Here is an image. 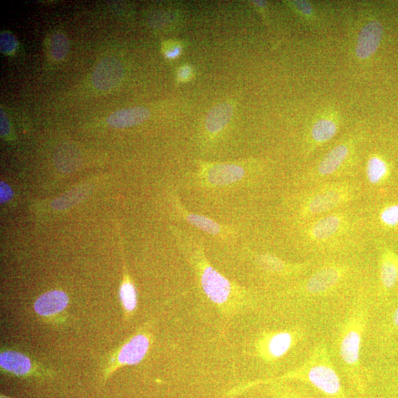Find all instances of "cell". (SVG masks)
Returning a JSON list of instances; mask_svg holds the SVG:
<instances>
[{
  "label": "cell",
  "mask_w": 398,
  "mask_h": 398,
  "mask_svg": "<svg viewBox=\"0 0 398 398\" xmlns=\"http://www.w3.org/2000/svg\"><path fill=\"white\" fill-rule=\"evenodd\" d=\"M120 298L128 315L135 312L137 305V292L134 284L129 278H126L121 285Z\"/></svg>",
  "instance_id": "obj_22"
},
{
  "label": "cell",
  "mask_w": 398,
  "mask_h": 398,
  "mask_svg": "<svg viewBox=\"0 0 398 398\" xmlns=\"http://www.w3.org/2000/svg\"><path fill=\"white\" fill-rule=\"evenodd\" d=\"M296 341L297 335H295L294 332L271 333L265 335L261 342L260 352L265 359L278 360L290 351Z\"/></svg>",
  "instance_id": "obj_13"
},
{
  "label": "cell",
  "mask_w": 398,
  "mask_h": 398,
  "mask_svg": "<svg viewBox=\"0 0 398 398\" xmlns=\"http://www.w3.org/2000/svg\"><path fill=\"white\" fill-rule=\"evenodd\" d=\"M256 261L264 271L278 275L300 274L307 267L306 264L289 263L270 254H258Z\"/></svg>",
  "instance_id": "obj_18"
},
{
  "label": "cell",
  "mask_w": 398,
  "mask_h": 398,
  "mask_svg": "<svg viewBox=\"0 0 398 398\" xmlns=\"http://www.w3.org/2000/svg\"><path fill=\"white\" fill-rule=\"evenodd\" d=\"M10 129V122L5 114V112L3 109H0V133H1V136L5 137L9 134Z\"/></svg>",
  "instance_id": "obj_29"
},
{
  "label": "cell",
  "mask_w": 398,
  "mask_h": 398,
  "mask_svg": "<svg viewBox=\"0 0 398 398\" xmlns=\"http://www.w3.org/2000/svg\"><path fill=\"white\" fill-rule=\"evenodd\" d=\"M150 111L145 107H134L114 112L107 118L112 128L124 129L142 124L150 117Z\"/></svg>",
  "instance_id": "obj_17"
},
{
  "label": "cell",
  "mask_w": 398,
  "mask_h": 398,
  "mask_svg": "<svg viewBox=\"0 0 398 398\" xmlns=\"http://www.w3.org/2000/svg\"><path fill=\"white\" fill-rule=\"evenodd\" d=\"M273 390L274 395H276L278 398H311L307 395L294 390L289 386H274Z\"/></svg>",
  "instance_id": "obj_27"
},
{
  "label": "cell",
  "mask_w": 398,
  "mask_h": 398,
  "mask_svg": "<svg viewBox=\"0 0 398 398\" xmlns=\"http://www.w3.org/2000/svg\"><path fill=\"white\" fill-rule=\"evenodd\" d=\"M296 11L306 20H313L314 19V10L312 5L307 1H293L291 2Z\"/></svg>",
  "instance_id": "obj_26"
},
{
  "label": "cell",
  "mask_w": 398,
  "mask_h": 398,
  "mask_svg": "<svg viewBox=\"0 0 398 398\" xmlns=\"http://www.w3.org/2000/svg\"><path fill=\"white\" fill-rule=\"evenodd\" d=\"M379 220L384 227L393 228L398 226V203L384 208L380 212Z\"/></svg>",
  "instance_id": "obj_24"
},
{
  "label": "cell",
  "mask_w": 398,
  "mask_h": 398,
  "mask_svg": "<svg viewBox=\"0 0 398 398\" xmlns=\"http://www.w3.org/2000/svg\"><path fill=\"white\" fill-rule=\"evenodd\" d=\"M289 379L309 383L327 398H349L344 393L340 377L334 369L330 356L324 346L316 349L309 359L298 370L274 380L260 381L258 383Z\"/></svg>",
  "instance_id": "obj_2"
},
{
  "label": "cell",
  "mask_w": 398,
  "mask_h": 398,
  "mask_svg": "<svg viewBox=\"0 0 398 398\" xmlns=\"http://www.w3.org/2000/svg\"><path fill=\"white\" fill-rule=\"evenodd\" d=\"M124 68L120 61L114 57L102 59L94 70L93 83L101 91L117 87L124 78Z\"/></svg>",
  "instance_id": "obj_11"
},
{
  "label": "cell",
  "mask_w": 398,
  "mask_h": 398,
  "mask_svg": "<svg viewBox=\"0 0 398 398\" xmlns=\"http://www.w3.org/2000/svg\"><path fill=\"white\" fill-rule=\"evenodd\" d=\"M16 46L17 41L12 33L5 32L0 34V49L3 54H12Z\"/></svg>",
  "instance_id": "obj_25"
},
{
  "label": "cell",
  "mask_w": 398,
  "mask_h": 398,
  "mask_svg": "<svg viewBox=\"0 0 398 398\" xmlns=\"http://www.w3.org/2000/svg\"><path fill=\"white\" fill-rule=\"evenodd\" d=\"M191 75V69L188 67H184L179 71V78L181 80H186L189 78Z\"/></svg>",
  "instance_id": "obj_30"
},
{
  "label": "cell",
  "mask_w": 398,
  "mask_h": 398,
  "mask_svg": "<svg viewBox=\"0 0 398 398\" xmlns=\"http://www.w3.org/2000/svg\"><path fill=\"white\" fill-rule=\"evenodd\" d=\"M349 217L342 212H333L306 222L305 239L312 243H328L344 234L349 227Z\"/></svg>",
  "instance_id": "obj_5"
},
{
  "label": "cell",
  "mask_w": 398,
  "mask_h": 398,
  "mask_svg": "<svg viewBox=\"0 0 398 398\" xmlns=\"http://www.w3.org/2000/svg\"><path fill=\"white\" fill-rule=\"evenodd\" d=\"M149 346L150 338L147 334L138 333L133 336L117 353L116 360L107 370L106 377L121 366L139 364L144 359Z\"/></svg>",
  "instance_id": "obj_10"
},
{
  "label": "cell",
  "mask_w": 398,
  "mask_h": 398,
  "mask_svg": "<svg viewBox=\"0 0 398 398\" xmlns=\"http://www.w3.org/2000/svg\"><path fill=\"white\" fill-rule=\"evenodd\" d=\"M0 398H12V397H7L5 395H1V396H0Z\"/></svg>",
  "instance_id": "obj_33"
},
{
  "label": "cell",
  "mask_w": 398,
  "mask_h": 398,
  "mask_svg": "<svg viewBox=\"0 0 398 398\" xmlns=\"http://www.w3.org/2000/svg\"><path fill=\"white\" fill-rule=\"evenodd\" d=\"M393 322L394 324L398 327V308L395 311L394 316H393Z\"/></svg>",
  "instance_id": "obj_32"
},
{
  "label": "cell",
  "mask_w": 398,
  "mask_h": 398,
  "mask_svg": "<svg viewBox=\"0 0 398 398\" xmlns=\"http://www.w3.org/2000/svg\"><path fill=\"white\" fill-rule=\"evenodd\" d=\"M69 297L63 291H51L43 295L36 300L34 310L41 316H52L63 312L67 307Z\"/></svg>",
  "instance_id": "obj_16"
},
{
  "label": "cell",
  "mask_w": 398,
  "mask_h": 398,
  "mask_svg": "<svg viewBox=\"0 0 398 398\" xmlns=\"http://www.w3.org/2000/svg\"><path fill=\"white\" fill-rule=\"evenodd\" d=\"M180 250L197 275L199 283L208 299L219 306L226 305L237 292L234 285L208 262L205 248L196 237L183 230L173 229Z\"/></svg>",
  "instance_id": "obj_1"
},
{
  "label": "cell",
  "mask_w": 398,
  "mask_h": 398,
  "mask_svg": "<svg viewBox=\"0 0 398 398\" xmlns=\"http://www.w3.org/2000/svg\"><path fill=\"white\" fill-rule=\"evenodd\" d=\"M366 325V311L355 309L344 324L340 335V355L349 371L360 370L362 336Z\"/></svg>",
  "instance_id": "obj_4"
},
{
  "label": "cell",
  "mask_w": 398,
  "mask_h": 398,
  "mask_svg": "<svg viewBox=\"0 0 398 398\" xmlns=\"http://www.w3.org/2000/svg\"><path fill=\"white\" fill-rule=\"evenodd\" d=\"M12 197L13 192L11 188L5 182H0V202L4 203L11 199Z\"/></svg>",
  "instance_id": "obj_28"
},
{
  "label": "cell",
  "mask_w": 398,
  "mask_h": 398,
  "mask_svg": "<svg viewBox=\"0 0 398 398\" xmlns=\"http://www.w3.org/2000/svg\"><path fill=\"white\" fill-rule=\"evenodd\" d=\"M233 115V108L229 104H221L212 108L206 119V128L212 135L218 134L225 128Z\"/></svg>",
  "instance_id": "obj_20"
},
{
  "label": "cell",
  "mask_w": 398,
  "mask_h": 398,
  "mask_svg": "<svg viewBox=\"0 0 398 398\" xmlns=\"http://www.w3.org/2000/svg\"><path fill=\"white\" fill-rule=\"evenodd\" d=\"M0 366L5 373L16 377L38 375L32 360L23 353L14 351H4L0 353Z\"/></svg>",
  "instance_id": "obj_15"
},
{
  "label": "cell",
  "mask_w": 398,
  "mask_h": 398,
  "mask_svg": "<svg viewBox=\"0 0 398 398\" xmlns=\"http://www.w3.org/2000/svg\"><path fill=\"white\" fill-rule=\"evenodd\" d=\"M357 144L355 137L346 139L333 147L308 175L311 181H323L338 175L353 155Z\"/></svg>",
  "instance_id": "obj_7"
},
{
  "label": "cell",
  "mask_w": 398,
  "mask_h": 398,
  "mask_svg": "<svg viewBox=\"0 0 398 398\" xmlns=\"http://www.w3.org/2000/svg\"><path fill=\"white\" fill-rule=\"evenodd\" d=\"M380 278L383 287L392 289L398 282V256L390 250L383 252L380 262Z\"/></svg>",
  "instance_id": "obj_19"
},
{
  "label": "cell",
  "mask_w": 398,
  "mask_h": 398,
  "mask_svg": "<svg viewBox=\"0 0 398 398\" xmlns=\"http://www.w3.org/2000/svg\"><path fill=\"white\" fill-rule=\"evenodd\" d=\"M382 25L376 20L367 23L361 30L355 47L356 56L366 60L373 56L379 49L383 37Z\"/></svg>",
  "instance_id": "obj_14"
},
{
  "label": "cell",
  "mask_w": 398,
  "mask_h": 398,
  "mask_svg": "<svg viewBox=\"0 0 398 398\" xmlns=\"http://www.w3.org/2000/svg\"><path fill=\"white\" fill-rule=\"evenodd\" d=\"M181 53V48L176 47L170 50H168L166 53V56L169 58H175L177 57Z\"/></svg>",
  "instance_id": "obj_31"
},
{
  "label": "cell",
  "mask_w": 398,
  "mask_h": 398,
  "mask_svg": "<svg viewBox=\"0 0 398 398\" xmlns=\"http://www.w3.org/2000/svg\"><path fill=\"white\" fill-rule=\"evenodd\" d=\"M175 206L180 219L190 226L217 239L227 240L233 236V230L223 224L199 214L191 212L183 206L178 197H173Z\"/></svg>",
  "instance_id": "obj_9"
},
{
  "label": "cell",
  "mask_w": 398,
  "mask_h": 398,
  "mask_svg": "<svg viewBox=\"0 0 398 398\" xmlns=\"http://www.w3.org/2000/svg\"><path fill=\"white\" fill-rule=\"evenodd\" d=\"M390 173V166L382 157L373 155L367 160L366 177L371 185H380L389 177Z\"/></svg>",
  "instance_id": "obj_21"
},
{
  "label": "cell",
  "mask_w": 398,
  "mask_h": 398,
  "mask_svg": "<svg viewBox=\"0 0 398 398\" xmlns=\"http://www.w3.org/2000/svg\"><path fill=\"white\" fill-rule=\"evenodd\" d=\"M359 192L358 187L348 181L322 184L302 197L298 208V217L308 222L333 212L352 201Z\"/></svg>",
  "instance_id": "obj_3"
},
{
  "label": "cell",
  "mask_w": 398,
  "mask_h": 398,
  "mask_svg": "<svg viewBox=\"0 0 398 398\" xmlns=\"http://www.w3.org/2000/svg\"><path fill=\"white\" fill-rule=\"evenodd\" d=\"M247 175V169L236 163H217L203 167L197 181L203 188H226L246 181Z\"/></svg>",
  "instance_id": "obj_6"
},
{
  "label": "cell",
  "mask_w": 398,
  "mask_h": 398,
  "mask_svg": "<svg viewBox=\"0 0 398 398\" xmlns=\"http://www.w3.org/2000/svg\"><path fill=\"white\" fill-rule=\"evenodd\" d=\"M346 269L341 265H324L316 271L304 284L305 291L312 295L329 292L342 283Z\"/></svg>",
  "instance_id": "obj_8"
},
{
  "label": "cell",
  "mask_w": 398,
  "mask_h": 398,
  "mask_svg": "<svg viewBox=\"0 0 398 398\" xmlns=\"http://www.w3.org/2000/svg\"><path fill=\"white\" fill-rule=\"evenodd\" d=\"M340 129L339 118L336 116L324 115L316 118L309 129L306 145L311 151L327 144L338 134Z\"/></svg>",
  "instance_id": "obj_12"
},
{
  "label": "cell",
  "mask_w": 398,
  "mask_h": 398,
  "mask_svg": "<svg viewBox=\"0 0 398 398\" xmlns=\"http://www.w3.org/2000/svg\"><path fill=\"white\" fill-rule=\"evenodd\" d=\"M50 53L57 60L64 59L68 54L69 43L67 37L60 33L55 34L50 38Z\"/></svg>",
  "instance_id": "obj_23"
}]
</instances>
